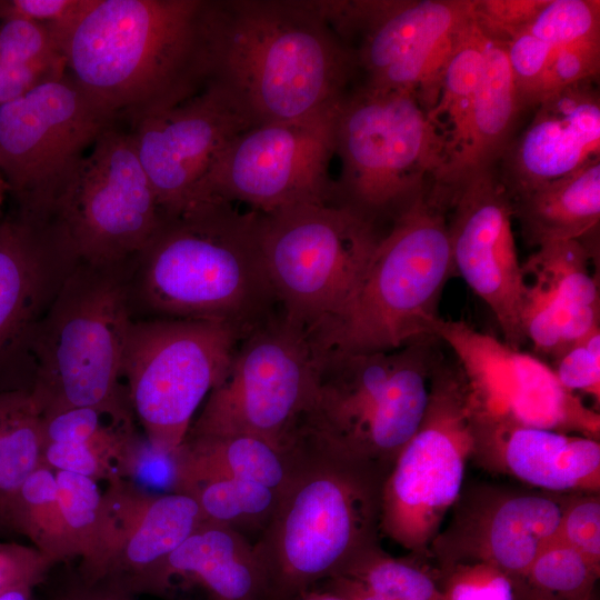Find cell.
<instances>
[{
	"mask_svg": "<svg viewBox=\"0 0 600 600\" xmlns=\"http://www.w3.org/2000/svg\"><path fill=\"white\" fill-rule=\"evenodd\" d=\"M211 0H87L64 38L66 72L130 124L209 80Z\"/></svg>",
	"mask_w": 600,
	"mask_h": 600,
	"instance_id": "obj_1",
	"label": "cell"
},
{
	"mask_svg": "<svg viewBox=\"0 0 600 600\" xmlns=\"http://www.w3.org/2000/svg\"><path fill=\"white\" fill-rule=\"evenodd\" d=\"M209 58L208 81L230 91L257 124L337 107L357 72L319 1L211 0Z\"/></svg>",
	"mask_w": 600,
	"mask_h": 600,
	"instance_id": "obj_2",
	"label": "cell"
},
{
	"mask_svg": "<svg viewBox=\"0 0 600 600\" xmlns=\"http://www.w3.org/2000/svg\"><path fill=\"white\" fill-rule=\"evenodd\" d=\"M291 448L288 486L253 542L263 579L260 600H291L379 543L381 491L389 470L304 420Z\"/></svg>",
	"mask_w": 600,
	"mask_h": 600,
	"instance_id": "obj_3",
	"label": "cell"
},
{
	"mask_svg": "<svg viewBox=\"0 0 600 600\" xmlns=\"http://www.w3.org/2000/svg\"><path fill=\"white\" fill-rule=\"evenodd\" d=\"M134 258L141 298L158 318L216 321L243 337L279 310L257 211L214 199L162 216Z\"/></svg>",
	"mask_w": 600,
	"mask_h": 600,
	"instance_id": "obj_4",
	"label": "cell"
},
{
	"mask_svg": "<svg viewBox=\"0 0 600 600\" xmlns=\"http://www.w3.org/2000/svg\"><path fill=\"white\" fill-rule=\"evenodd\" d=\"M453 274L448 208L429 187L393 219L340 313L309 332L312 344L391 351L436 336L439 301Z\"/></svg>",
	"mask_w": 600,
	"mask_h": 600,
	"instance_id": "obj_5",
	"label": "cell"
},
{
	"mask_svg": "<svg viewBox=\"0 0 600 600\" xmlns=\"http://www.w3.org/2000/svg\"><path fill=\"white\" fill-rule=\"evenodd\" d=\"M114 268L78 262L36 326L31 391L42 412L97 408L132 414L122 380L132 320L126 286L111 274Z\"/></svg>",
	"mask_w": 600,
	"mask_h": 600,
	"instance_id": "obj_6",
	"label": "cell"
},
{
	"mask_svg": "<svg viewBox=\"0 0 600 600\" xmlns=\"http://www.w3.org/2000/svg\"><path fill=\"white\" fill-rule=\"evenodd\" d=\"M436 337L391 351L314 348L316 380L303 420L348 451L390 471L424 413L441 360Z\"/></svg>",
	"mask_w": 600,
	"mask_h": 600,
	"instance_id": "obj_7",
	"label": "cell"
},
{
	"mask_svg": "<svg viewBox=\"0 0 600 600\" xmlns=\"http://www.w3.org/2000/svg\"><path fill=\"white\" fill-rule=\"evenodd\" d=\"M334 154L341 162L331 202L379 227L432 186L444 143L417 97L361 86L340 103Z\"/></svg>",
	"mask_w": 600,
	"mask_h": 600,
	"instance_id": "obj_8",
	"label": "cell"
},
{
	"mask_svg": "<svg viewBox=\"0 0 600 600\" xmlns=\"http://www.w3.org/2000/svg\"><path fill=\"white\" fill-rule=\"evenodd\" d=\"M382 236L377 224L332 202L260 213L264 264L280 311L308 333L338 316Z\"/></svg>",
	"mask_w": 600,
	"mask_h": 600,
	"instance_id": "obj_9",
	"label": "cell"
},
{
	"mask_svg": "<svg viewBox=\"0 0 600 600\" xmlns=\"http://www.w3.org/2000/svg\"><path fill=\"white\" fill-rule=\"evenodd\" d=\"M474 437L463 374L444 357L436 364L422 419L382 487L380 533L428 558V550L463 488Z\"/></svg>",
	"mask_w": 600,
	"mask_h": 600,
	"instance_id": "obj_10",
	"label": "cell"
},
{
	"mask_svg": "<svg viewBox=\"0 0 600 600\" xmlns=\"http://www.w3.org/2000/svg\"><path fill=\"white\" fill-rule=\"evenodd\" d=\"M242 336L208 320L132 321L123 357L128 402L144 438L173 453L210 391L223 379Z\"/></svg>",
	"mask_w": 600,
	"mask_h": 600,
	"instance_id": "obj_11",
	"label": "cell"
},
{
	"mask_svg": "<svg viewBox=\"0 0 600 600\" xmlns=\"http://www.w3.org/2000/svg\"><path fill=\"white\" fill-rule=\"evenodd\" d=\"M314 380L311 339L279 309L239 340L188 434H246L287 446L311 407Z\"/></svg>",
	"mask_w": 600,
	"mask_h": 600,
	"instance_id": "obj_12",
	"label": "cell"
},
{
	"mask_svg": "<svg viewBox=\"0 0 600 600\" xmlns=\"http://www.w3.org/2000/svg\"><path fill=\"white\" fill-rule=\"evenodd\" d=\"M117 120L66 71L0 106V173L19 210L54 206L98 137Z\"/></svg>",
	"mask_w": 600,
	"mask_h": 600,
	"instance_id": "obj_13",
	"label": "cell"
},
{
	"mask_svg": "<svg viewBox=\"0 0 600 600\" xmlns=\"http://www.w3.org/2000/svg\"><path fill=\"white\" fill-rule=\"evenodd\" d=\"M353 53L362 86L436 98L448 59L472 20V0L319 1Z\"/></svg>",
	"mask_w": 600,
	"mask_h": 600,
	"instance_id": "obj_14",
	"label": "cell"
},
{
	"mask_svg": "<svg viewBox=\"0 0 600 600\" xmlns=\"http://www.w3.org/2000/svg\"><path fill=\"white\" fill-rule=\"evenodd\" d=\"M78 262L118 267L137 257L162 213L130 130L108 127L54 206Z\"/></svg>",
	"mask_w": 600,
	"mask_h": 600,
	"instance_id": "obj_15",
	"label": "cell"
},
{
	"mask_svg": "<svg viewBox=\"0 0 600 600\" xmlns=\"http://www.w3.org/2000/svg\"><path fill=\"white\" fill-rule=\"evenodd\" d=\"M340 103L304 119L257 124L239 134L201 180L198 202L222 199L260 213L331 202L329 164Z\"/></svg>",
	"mask_w": 600,
	"mask_h": 600,
	"instance_id": "obj_16",
	"label": "cell"
},
{
	"mask_svg": "<svg viewBox=\"0 0 600 600\" xmlns=\"http://www.w3.org/2000/svg\"><path fill=\"white\" fill-rule=\"evenodd\" d=\"M436 336L454 354L473 417L599 440L600 414L539 358L463 320L440 318Z\"/></svg>",
	"mask_w": 600,
	"mask_h": 600,
	"instance_id": "obj_17",
	"label": "cell"
},
{
	"mask_svg": "<svg viewBox=\"0 0 600 600\" xmlns=\"http://www.w3.org/2000/svg\"><path fill=\"white\" fill-rule=\"evenodd\" d=\"M568 494L478 484L462 488L451 519L432 541L428 558L437 573L459 564H486L524 596L527 573L556 538Z\"/></svg>",
	"mask_w": 600,
	"mask_h": 600,
	"instance_id": "obj_18",
	"label": "cell"
},
{
	"mask_svg": "<svg viewBox=\"0 0 600 600\" xmlns=\"http://www.w3.org/2000/svg\"><path fill=\"white\" fill-rule=\"evenodd\" d=\"M173 492L192 498L206 521L258 537L273 517L292 468L291 441L187 434L172 453Z\"/></svg>",
	"mask_w": 600,
	"mask_h": 600,
	"instance_id": "obj_19",
	"label": "cell"
},
{
	"mask_svg": "<svg viewBox=\"0 0 600 600\" xmlns=\"http://www.w3.org/2000/svg\"><path fill=\"white\" fill-rule=\"evenodd\" d=\"M253 126L242 103L212 81L183 102L131 123L137 156L162 216L201 204V180L232 140Z\"/></svg>",
	"mask_w": 600,
	"mask_h": 600,
	"instance_id": "obj_20",
	"label": "cell"
},
{
	"mask_svg": "<svg viewBox=\"0 0 600 600\" xmlns=\"http://www.w3.org/2000/svg\"><path fill=\"white\" fill-rule=\"evenodd\" d=\"M510 197L497 168L474 176L451 198L448 232L453 269L493 313L503 341L521 349L524 291Z\"/></svg>",
	"mask_w": 600,
	"mask_h": 600,
	"instance_id": "obj_21",
	"label": "cell"
},
{
	"mask_svg": "<svg viewBox=\"0 0 600 600\" xmlns=\"http://www.w3.org/2000/svg\"><path fill=\"white\" fill-rule=\"evenodd\" d=\"M204 520L198 503L126 479L102 491V527L93 561L77 571L140 596L161 562Z\"/></svg>",
	"mask_w": 600,
	"mask_h": 600,
	"instance_id": "obj_22",
	"label": "cell"
},
{
	"mask_svg": "<svg viewBox=\"0 0 600 600\" xmlns=\"http://www.w3.org/2000/svg\"><path fill=\"white\" fill-rule=\"evenodd\" d=\"M594 244L589 238L547 243L522 263L520 324L538 352L554 357L600 328Z\"/></svg>",
	"mask_w": 600,
	"mask_h": 600,
	"instance_id": "obj_23",
	"label": "cell"
},
{
	"mask_svg": "<svg viewBox=\"0 0 600 600\" xmlns=\"http://www.w3.org/2000/svg\"><path fill=\"white\" fill-rule=\"evenodd\" d=\"M594 81L562 89L533 109L531 121L497 167L510 198L600 158V97Z\"/></svg>",
	"mask_w": 600,
	"mask_h": 600,
	"instance_id": "obj_24",
	"label": "cell"
},
{
	"mask_svg": "<svg viewBox=\"0 0 600 600\" xmlns=\"http://www.w3.org/2000/svg\"><path fill=\"white\" fill-rule=\"evenodd\" d=\"M471 460L530 488L560 494L600 491L599 440L473 417Z\"/></svg>",
	"mask_w": 600,
	"mask_h": 600,
	"instance_id": "obj_25",
	"label": "cell"
},
{
	"mask_svg": "<svg viewBox=\"0 0 600 600\" xmlns=\"http://www.w3.org/2000/svg\"><path fill=\"white\" fill-rule=\"evenodd\" d=\"M76 263L54 216L16 208L0 220V358L32 336L48 296L58 290L56 271Z\"/></svg>",
	"mask_w": 600,
	"mask_h": 600,
	"instance_id": "obj_26",
	"label": "cell"
},
{
	"mask_svg": "<svg viewBox=\"0 0 600 600\" xmlns=\"http://www.w3.org/2000/svg\"><path fill=\"white\" fill-rule=\"evenodd\" d=\"M263 579L253 542L203 521L156 569L142 594L163 600H260Z\"/></svg>",
	"mask_w": 600,
	"mask_h": 600,
	"instance_id": "obj_27",
	"label": "cell"
},
{
	"mask_svg": "<svg viewBox=\"0 0 600 600\" xmlns=\"http://www.w3.org/2000/svg\"><path fill=\"white\" fill-rule=\"evenodd\" d=\"M486 37V36H484ZM503 43L488 39L464 139L431 188L449 207L468 180L497 168L523 113Z\"/></svg>",
	"mask_w": 600,
	"mask_h": 600,
	"instance_id": "obj_28",
	"label": "cell"
},
{
	"mask_svg": "<svg viewBox=\"0 0 600 600\" xmlns=\"http://www.w3.org/2000/svg\"><path fill=\"white\" fill-rule=\"evenodd\" d=\"M134 418L97 408L42 412V463L108 483L122 479L138 439Z\"/></svg>",
	"mask_w": 600,
	"mask_h": 600,
	"instance_id": "obj_29",
	"label": "cell"
},
{
	"mask_svg": "<svg viewBox=\"0 0 600 600\" xmlns=\"http://www.w3.org/2000/svg\"><path fill=\"white\" fill-rule=\"evenodd\" d=\"M510 200L528 244L583 240L599 227L600 158Z\"/></svg>",
	"mask_w": 600,
	"mask_h": 600,
	"instance_id": "obj_30",
	"label": "cell"
},
{
	"mask_svg": "<svg viewBox=\"0 0 600 600\" xmlns=\"http://www.w3.org/2000/svg\"><path fill=\"white\" fill-rule=\"evenodd\" d=\"M421 559H400L374 544L317 584L347 600H444Z\"/></svg>",
	"mask_w": 600,
	"mask_h": 600,
	"instance_id": "obj_31",
	"label": "cell"
},
{
	"mask_svg": "<svg viewBox=\"0 0 600 600\" xmlns=\"http://www.w3.org/2000/svg\"><path fill=\"white\" fill-rule=\"evenodd\" d=\"M42 464V409L31 389L0 391V529L26 479Z\"/></svg>",
	"mask_w": 600,
	"mask_h": 600,
	"instance_id": "obj_32",
	"label": "cell"
},
{
	"mask_svg": "<svg viewBox=\"0 0 600 600\" xmlns=\"http://www.w3.org/2000/svg\"><path fill=\"white\" fill-rule=\"evenodd\" d=\"M484 43L486 37L471 21L448 59L434 104L427 112L444 143L442 169L462 146L480 76Z\"/></svg>",
	"mask_w": 600,
	"mask_h": 600,
	"instance_id": "obj_33",
	"label": "cell"
},
{
	"mask_svg": "<svg viewBox=\"0 0 600 600\" xmlns=\"http://www.w3.org/2000/svg\"><path fill=\"white\" fill-rule=\"evenodd\" d=\"M8 530L27 538L57 566L77 559L53 469L42 463L22 483L10 511Z\"/></svg>",
	"mask_w": 600,
	"mask_h": 600,
	"instance_id": "obj_34",
	"label": "cell"
},
{
	"mask_svg": "<svg viewBox=\"0 0 600 600\" xmlns=\"http://www.w3.org/2000/svg\"><path fill=\"white\" fill-rule=\"evenodd\" d=\"M600 567L568 544L553 540L533 560L526 594L553 600H590Z\"/></svg>",
	"mask_w": 600,
	"mask_h": 600,
	"instance_id": "obj_35",
	"label": "cell"
},
{
	"mask_svg": "<svg viewBox=\"0 0 600 600\" xmlns=\"http://www.w3.org/2000/svg\"><path fill=\"white\" fill-rule=\"evenodd\" d=\"M61 511L77 551L80 568L97 556L102 527V491L91 478L57 471Z\"/></svg>",
	"mask_w": 600,
	"mask_h": 600,
	"instance_id": "obj_36",
	"label": "cell"
},
{
	"mask_svg": "<svg viewBox=\"0 0 600 600\" xmlns=\"http://www.w3.org/2000/svg\"><path fill=\"white\" fill-rule=\"evenodd\" d=\"M33 66L66 68L59 38L46 26L0 18V68Z\"/></svg>",
	"mask_w": 600,
	"mask_h": 600,
	"instance_id": "obj_37",
	"label": "cell"
},
{
	"mask_svg": "<svg viewBox=\"0 0 600 600\" xmlns=\"http://www.w3.org/2000/svg\"><path fill=\"white\" fill-rule=\"evenodd\" d=\"M600 70V32L559 47L544 68L536 94V104L570 86L596 80Z\"/></svg>",
	"mask_w": 600,
	"mask_h": 600,
	"instance_id": "obj_38",
	"label": "cell"
},
{
	"mask_svg": "<svg viewBox=\"0 0 600 600\" xmlns=\"http://www.w3.org/2000/svg\"><path fill=\"white\" fill-rule=\"evenodd\" d=\"M56 566L32 546L0 542V600H38Z\"/></svg>",
	"mask_w": 600,
	"mask_h": 600,
	"instance_id": "obj_39",
	"label": "cell"
},
{
	"mask_svg": "<svg viewBox=\"0 0 600 600\" xmlns=\"http://www.w3.org/2000/svg\"><path fill=\"white\" fill-rule=\"evenodd\" d=\"M556 540L600 567V494L571 493L561 513Z\"/></svg>",
	"mask_w": 600,
	"mask_h": 600,
	"instance_id": "obj_40",
	"label": "cell"
},
{
	"mask_svg": "<svg viewBox=\"0 0 600 600\" xmlns=\"http://www.w3.org/2000/svg\"><path fill=\"white\" fill-rule=\"evenodd\" d=\"M551 367L559 383L569 392L600 400V328L566 347Z\"/></svg>",
	"mask_w": 600,
	"mask_h": 600,
	"instance_id": "obj_41",
	"label": "cell"
},
{
	"mask_svg": "<svg viewBox=\"0 0 600 600\" xmlns=\"http://www.w3.org/2000/svg\"><path fill=\"white\" fill-rule=\"evenodd\" d=\"M436 577L444 600H516L508 578L486 564H459Z\"/></svg>",
	"mask_w": 600,
	"mask_h": 600,
	"instance_id": "obj_42",
	"label": "cell"
},
{
	"mask_svg": "<svg viewBox=\"0 0 600 600\" xmlns=\"http://www.w3.org/2000/svg\"><path fill=\"white\" fill-rule=\"evenodd\" d=\"M546 0H472V21L488 39L506 44Z\"/></svg>",
	"mask_w": 600,
	"mask_h": 600,
	"instance_id": "obj_43",
	"label": "cell"
},
{
	"mask_svg": "<svg viewBox=\"0 0 600 600\" xmlns=\"http://www.w3.org/2000/svg\"><path fill=\"white\" fill-rule=\"evenodd\" d=\"M87 0H0V18H14L50 28L63 46Z\"/></svg>",
	"mask_w": 600,
	"mask_h": 600,
	"instance_id": "obj_44",
	"label": "cell"
},
{
	"mask_svg": "<svg viewBox=\"0 0 600 600\" xmlns=\"http://www.w3.org/2000/svg\"><path fill=\"white\" fill-rule=\"evenodd\" d=\"M42 597L38 600H137V596L106 580L88 579L77 569L59 581L48 583L47 579L40 587Z\"/></svg>",
	"mask_w": 600,
	"mask_h": 600,
	"instance_id": "obj_45",
	"label": "cell"
},
{
	"mask_svg": "<svg viewBox=\"0 0 600 600\" xmlns=\"http://www.w3.org/2000/svg\"><path fill=\"white\" fill-rule=\"evenodd\" d=\"M291 600H347L343 597L323 589L321 587H312L293 597Z\"/></svg>",
	"mask_w": 600,
	"mask_h": 600,
	"instance_id": "obj_46",
	"label": "cell"
},
{
	"mask_svg": "<svg viewBox=\"0 0 600 600\" xmlns=\"http://www.w3.org/2000/svg\"><path fill=\"white\" fill-rule=\"evenodd\" d=\"M4 189H6V186H4L2 176H1V173H0V209H1L2 201H3V192H4Z\"/></svg>",
	"mask_w": 600,
	"mask_h": 600,
	"instance_id": "obj_47",
	"label": "cell"
},
{
	"mask_svg": "<svg viewBox=\"0 0 600 600\" xmlns=\"http://www.w3.org/2000/svg\"><path fill=\"white\" fill-rule=\"evenodd\" d=\"M540 600H552V599H540Z\"/></svg>",
	"mask_w": 600,
	"mask_h": 600,
	"instance_id": "obj_48",
	"label": "cell"
}]
</instances>
